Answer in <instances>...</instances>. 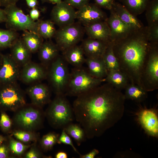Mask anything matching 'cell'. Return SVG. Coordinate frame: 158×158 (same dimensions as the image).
Segmentation results:
<instances>
[{
  "label": "cell",
  "mask_w": 158,
  "mask_h": 158,
  "mask_svg": "<svg viewBox=\"0 0 158 158\" xmlns=\"http://www.w3.org/2000/svg\"><path fill=\"white\" fill-rule=\"evenodd\" d=\"M126 99L121 90L107 83L77 97L72 107L74 117L86 138L101 136L119 121Z\"/></svg>",
  "instance_id": "obj_1"
},
{
  "label": "cell",
  "mask_w": 158,
  "mask_h": 158,
  "mask_svg": "<svg viewBox=\"0 0 158 158\" xmlns=\"http://www.w3.org/2000/svg\"><path fill=\"white\" fill-rule=\"evenodd\" d=\"M113 43V51L120 70L126 75L130 83L141 87V75L150 47L147 26L133 31L126 37Z\"/></svg>",
  "instance_id": "obj_2"
},
{
  "label": "cell",
  "mask_w": 158,
  "mask_h": 158,
  "mask_svg": "<svg viewBox=\"0 0 158 158\" xmlns=\"http://www.w3.org/2000/svg\"><path fill=\"white\" fill-rule=\"evenodd\" d=\"M66 96L56 95L45 112L49 124L55 129H62L72 123L75 118L73 107Z\"/></svg>",
  "instance_id": "obj_3"
},
{
  "label": "cell",
  "mask_w": 158,
  "mask_h": 158,
  "mask_svg": "<svg viewBox=\"0 0 158 158\" xmlns=\"http://www.w3.org/2000/svg\"><path fill=\"white\" fill-rule=\"evenodd\" d=\"M104 79L95 78L83 66L74 67L70 72L64 95L78 96L100 85Z\"/></svg>",
  "instance_id": "obj_4"
},
{
  "label": "cell",
  "mask_w": 158,
  "mask_h": 158,
  "mask_svg": "<svg viewBox=\"0 0 158 158\" xmlns=\"http://www.w3.org/2000/svg\"><path fill=\"white\" fill-rule=\"evenodd\" d=\"M67 63L59 55L47 68L46 79L56 95H64L70 73Z\"/></svg>",
  "instance_id": "obj_5"
},
{
  "label": "cell",
  "mask_w": 158,
  "mask_h": 158,
  "mask_svg": "<svg viewBox=\"0 0 158 158\" xmlns=\"http://www.w3.org/2000/svg\"><path fill=\"white\" fill-rule=\"evenodd\" d=\"M140 84L147 92L158 88V44L150 43L141 75Z\"/></svg>",
  "instance_id": "obj_6"
},
{
  "label": "cell",
  "mask_w": 158,
  "mask_h": 158,
  "mask_svg": "<svg viewBox=\"0 0 158 158\" xmlns=\"http://www.w3.org/2000/svg\"><path fill=\"white\" fill-rule=\"evenodd\" d=\"M15 124L20 129L34 131L41 126L45 116L42 108L27 104L16 111Z\"/></svg>",
  "instance_id": "obj_7"
},
{
  "label": "cell",
  "mask_w": 158,
  "mask_h": 158,
  "mask_svg": "<svg viewBox=\"0 0 158 158\" xmlns=\"http://www.w3.org/2000/svg\"><path fill=\"white\" fill-rule=\"evenodd\" d=\"M6 19L5 22L7 29L17 31L28 30L37 33L39 20L33 21L29 15L25 14L16 4L5 7Z\"/></svg>",
  "instance_id": "obj_8"
},
{
  "label": "cell",
  "mask_w": 158,
  "mask_h": 158,
  "mask_svg": "<svg viewBox=\"0 0 158 158\" xmlns=\"http://www.w3.org/2000/svg\"><path fill=\"white\" fill-rule=\"evenodd\" d=\"M26 104L24 92L17 83L0 85V110L16 112Z\"/></svg>",
  "instance_id": "obj_9"
},
{
  "label": "cell",
  "mask_w": 158,
  "mask_h": 158,
  "mask_svg": "<svg viewBox=\"0 0 158 158\" xmlns=\"http://www.w3.org/2000/svg\"><path fill=\"white\" fill-rule=\"evenodd\" d=\"M84 32L81 25L75 22L59 27L54 37L56 44L60 51L63 52L81 41Z\"/></svg>",
  "instance_id": "obj_10"
},
{
  "label": "cell",
  "mask_w": 158,
  "mask_h": 158,
  "mask_svg": "<svg viewBox=\"0 0 158 158\" xmlns=\"http://www.w3.org/2000/svg\"><path fill=\"white\" fill-rule=\"evenodd\" d=\"M47 73V68L31 61L21 67L19 79L25 84H34L46 79Z\"/></svg>",
  "instance_id": "obj_11"
},
{
  "label": "cell",
  "mask_w": 158,
  "mask_h": 158,
  "mask_svg": "<svg viewBox=\"0 0 158 158\" xmlns=\"http://www.w3.org/2000/svg\"><path fill=\"white\" fill-rule=\"evenodd\" d=\"M51 20L59 27L75 22L76 11L73 7L64 1L56 4L50 14Z\"/></svg>",
  "instance_id": "obj_12"
},
{
  "label": "cell",
  "mask_w": 158,
  "mask_h": 158,
  "mask_svg": "<svg viewBox=\"0 0 158 158\" xmlns=\"http://www.w3.org/2000/svg\"><path fill=\"white\" fill-rule=\"evenodd\" d=\"M21 68L10 54H3L2 63L0 68V85L17 83Z\"/></svg>",
  "instance_id": "obj_13"
},
{
  "label": "cell",
  "mask_w": 158,
  "mask_h": 158,
  "mask_svg": "<svg viewBox=\"0 0 158 158\" xmlns=\"http://www.w3.org/2000/svg\"><path fill=\"white\" fill-rule=\"evenodd\" d=\"M106 13L95 4H88L76 11V19L84 26L100 21H106Z\"/></svg>",
  "instance_id": "obj_14"
},
{
  "label": "cell",
  "mask_w": 158,
  "mask_h": 158,
  "mask_svg": "<svg viewBox=\"0 0 158 158\" xmlns=\"http://www.w3.org/2000/svg\"><path fill=\"white\" fill-rule=\"evenodd\" d=\"M51 89L41 82L31 85L26 90V92L31 99L32 104L40 108L51 101Z\"/></svg>",
  "instance_id": "obj_15"
},
{
  "label": "cell",
  "mask_w": 158,
  "mask_h": 158,
  "mask_svg": "<svg viewBox=\"0 0 158 158\" xmlns=\"http://www.w3.org/2000/svg\"><path fill=\"white\" fill-rule=\"evenodd\" d=\"M106 21L110 31V40L114 42L126 37L133 31L123 22L112 8Z\"/></svg>",
  "instance_id": "obj_16"
},
{
  "label": "cell",
  "mask_w": 158,
  "mask_h": 158,
  "mask_svg": "<svg viewBox=\"0 0 158 158\" xmlns=\"http://www.w3.org/2000/svg\"><path fill=\"white\" fill-rule=\"evenodd\" d=\"M153 109H144L139 115V119L142 127L150 135L155 137L158 136V117Z\"/></svg>",
  "instance_id": "obj_17"
},
{
  "label": "cell",
  "mask_w": 158,
  "mask_h": 158,
  "mask_svg": "<svg viewBox=\"0 0 158 158\" xmlns=\"http://www.w3.org/2000/svg\"><path fill=\"white\" fill-rule=\"evenodd\" d=\"M88 37L103 41L110 42V31L106 21L96 22L84 26Z\"/></svg>",
  "instance_id": "obj_18"
},
{
  "label": "cell",
  "mask_w": 158,
  "mask_h": 158,
  "mask_svg": "<svg viewBox=\"0 0 158 158\" xmlns=\"http://www.w3.org/2000/svg\"><path fill=\"white\" fill-rule=\"evenodd\" d=\"M112 8L121 20L133 31L141 30L145 27L137 16L132 14L121 3L115 2Z\"/></svg>",
  "instance_id": "obj_19"
},
{
  "label": "cell",
  "mask_w": 158,
  "mask_h": 158,
  "mask_svg": "<svg viewBox=\"0 0 158 158\" xmlns=\"http://www.w3.org/2000/svg\"><path fill=\"white\" fill-rule=\"evenodd\" d=\"M109 42L88 37L81 46L86 57H102Z\"/></svg>",
  "instance_id": "obj_20"
},
{
  "label": "cell",
  "mask_w": 158,
  "mask_h": 158,
  "mask_svg": "<svg viewBox=\"0 0 158 158\" xmlns=\"http://www.w3.org/2000/svg\"><path fill=\"white\" fill-rule=\"evenodd\" d=\"M9 48L11 57L21 68L31 61L32 53L21 37L18 39Z\"/></svg>",
  "instance_id": "obj_21"
},
{
  "label": "cell",
  "mask_w": 158,
  "mask_h": 158,
  "mask_svg": "<svg viewBox=\"0 0 158 158\" xmlns=\"http://www.w3.org/2000/svg\"><path fill=\"white\" fill-rule=\"evenodd\" d=\"M58 46L50 40L44 42L38 51L41 63L48 68L59 55Z\"/></svg>",
  "instance_id": "obj_22"
},
{
  "label": "cell",
  "mask_w": 158,
  "mask_h": 158,
  "mask_svg": "<svg viewBox=\"0 0 158 158\" xmlns=\"http://www.w3.org/2000/svg\"><path fill=\"white\" fill-rule=\"evenodd\" d=\"M85 63L88 71L93 77L103 79L106 76L108 71L102 57H86Z\"/></svg>",
  "instance_id": "obj_23"
},
{
  "label": "cell",
  "mask_w": 158,
  "mask_h": 158,
  "mask_svg": "<svg viewBox=\"0 0 158 158\" xmlns=\"http://www.w3.org/2000/svg\"><path fill=\"white\" fill-rule=\"evenodd\" d=\"M62 52V56L66 61L74 67L82 66L85 63L86 58L81 45H75Z\"/></svg>",
  "instance_id": "obj_24"
},
{
  "label": "cell",
  "mask_w": 158,
  "mask_h": 158,
  "mask_svg": "<svg viewBox=\"0 0 158 158\" xmlns=\"http://www.w3.org/2000/svg\"><path fill=\"white\" fill-rule=\"evenodd\" d=\"M104 79V81L120 90L124 89L130 83L126 75L120 70L108 71L107 75Z\"/></svg>",
  "instance_id": "obj_25"
},
{
  "label": "cell",
  "mask_w": 158,
  "mask_h": 158,
  "mask_svg": "<svg viewBox=\"0 0 158 158\" xmlns=\"http://www.w3.org/2000/svg\"><path fill=\"white\" fill-rule=\"evenodd\" d=\"M21 38L32 53L37 52L43 41V39L38 33L28 30L23 31Z\"/></svg>",
  "instance_id": "obj_26"
},
{
  "label": "cell",
  "mask_w": 158,
  "mask_h": 158,
  "mask_svg": "<svg viewBox=\"0 0 158 158\" xmlns=\"http://www.w3.org/2000/svg\"><path fill=\"white\" fill-rule=\"evenodd\" d=\"M124 89V95L126 99L141 102L147 97V92L137 85L129 83Z\"/></svg>",
  "instance_id": "obj_27"
},
{
  "label": "cell",
  "mask_w": 158,
  "mask_h": 158,
  "mask_svg": "<svg viewBox=\"0 0 158 158\" xmlns=\"http://www.w3.org/2000/svg\"><path fill=\"white\" fill-rule=\"evenodd\" d=\"M128 11L137 16L143 13L150 0H118Z\"/></svg>",
  "instance_id": "obj_28"
},
{
  "label": "cell",
  "mask_w": 158,
  "mask_h": 158,
  "mask_svg": "<svg viewBox=\"0 0 158 158\" xmlns=\"http://www.w3.org/2000/svg\"><path fill=\"white\" fill-rule=\"evenodd\" d=\"M19 37L17 31L0 28V50L10 48Z\"/></svg>",
  "instance_id": "obj_29"
},
{
  "label": "cell",
  "mask_w": 158,
  "mask_h": 158,
  "mask_svg": "<svg viewBox=\"0 0 158 158\" xmlns=\"http://www.w3.org/2000/svg\"><path fill=\"white\" fill-rule=\"evenodd\" d=\"M113 42H109L102 56L108 71L120 70L118 61L113 51Z\"/></svg>",
  "instance_id": "obj_30"
},
{
  "label": "cell",
  "mask_w": 158,
  "mask_h": 158,
  "mask_svg": "<svg viewBox=\"0 0 158 158\" xmlns=\"http://www.w3.org/2000/svg\"><path fill=\"white\" fill-rule=\"evenodd\" d=\"M51 20H39L37 33L43 39L50 40L54 37L56 30Z\"/></svg>",
  "instance_id": "obj_31"
},
{
  "label": "cell",
  "mask_w": 158,
  "mask_h": 158,
  "mask_svg": "<svg viewBox=\"0 0 158 158\" xmlns=\"http://www.w3.org/2000/svg\"><path fill=\"white\" fill-rule=\"evenodd\" d=\"M63 129L67 134L74 139L78 146H80L86 138L84 130L80 124L72 123Z\"/></svg>",
  "instance_id": "obj_32"
},
{
  "label": "cell",
  "mask_w": 158,
  "mask_h": 158,
  "mask_svg": "<svg viewBox=\"0 0 158 158\" xmlns=\"http://www.w3.org/2000/svg\"><path fill=\"white\" fill-rule=\"evenodd\" d=\"M145 11L148 25L158 24V0H150Z\"/></svg>",
  "instance_id": "obj_33"
},
{
  "label": "cell",
  "mask_w": 158,
  "mask_h": 158,
  "mask_svg": "<svg viewBox=\"0 0 158 158\" xmlns=\"http://www.w3.org/2000/svg\"><path fill=\"white\" fill-rule=\"evenodd\" d=\"M12 135L17 140L23 143L36 142L39 136L34 131L23 129H18L13 131Z\"/></svg>",
  "instance_id": "obj_34"
},
{
  "label": "cell",
  "mask_w": 158,
  "mask_h": 158,
  "mask_svg": "<svg viewBox=\"0 0 158 158\" xmlns=\"http://www.w3.org/2000/svg\"><path fill=\"white\" fill-rule=\"evenodd\" d=\"M8 140L7 143L11 154L17 156H22L32 145H25L11 137L8 138Z\"/></svg>",
  "instance_id": "obj_35"
},
{
  "label": "cell",
  "mask_w": 158,
  "mask_h": 158,
  "mask_svg": "<svg viewBox=\"0 0 158 158\" xmlns=\"http://www.w3.org/2000/svg\"><path fill=\"white\" fill-rule=\"evenodd\" d=\"M59 135L54 132H50L43 135L40 140V143L41 148L44 151L51 150L57 143Z\"/></svg>",
  "instance_id": "obj_36"
},
{
  "label": "cell",
  "mask_w": 158,
  "mask_h": 158,
  "mask_svg": "<svg viewBox=\"0 0 158 158\" xmlns=\"http://www.w3.org/2000/svg\"><path fill=\"white\" fill-rule=\"evenodd\" d=\"M0 111V128L3 132L8 133L11 130L13 125L12 121L5 111Z\"/></svg>",
  "instance_id": "obj_37"
},
{
  "label": "cell",
  "mask_w": 158,
  "mask_h": 158,
  "mask_svg": "<svg viewBox=\"0 0 158 158\" xmlns=\"http://www.w3.org/2000/svg\"><path fill=\"white\" fill-rule=\"evenodd\" d=\"M147 36L150 44H158V24L147 26Z\"/></svg>",
  "instance_id": "obj_38"
},
{
  "label": "cell",
  "mask_w": 158,
  "mask_h": 158,
  "mask_svg": "<svg viewBox=\"0 0 158 158\" xmlns=\"http://www.w3.org/2000/svg\"><path fill=\"white\" fill-rule=\"evenodd\" d=\"M57 143L60 144H63L70 145L75 152L79 155L80 154L74 146L70 136L67 134L63 129H62L61 134L59 136Z\"/></svg>",
  "instance_id": "obj_39"
},
{
  "label": "cell",
  "mask_w": 158,
  "mask_h": 158,
  "mask_svg": "<svg viewBox=\"0 0 158 158\" xmlns=\"http://www.w3.org/2000/svg\"><path fill=\"white\" fill-rule=\"evenodd\" d=\"M29 150L25 154V158H40L44 156L42 152L35 145H32Z\"/></svg>",
  "instance_id": "obj_40"
},
{
  "label": "cell",
  "mask_w": 158,
  "mask_h": 158,
  "mask_svg": "<svg viewBox=\"0 0 158 158\" xmlns=\"http://www.w3.org/2000/svg\"><path fill=\"white\" fill-rule=\"evenodd\" d=\"M90 0H64V1L74 8L79 9L88 4Z\"/></svg>",
  "instance_id": "obj_41"
},
{
  "label": "cell",
  "mask_w": 158,
  "mask_h": 158,
  "mask_svg": "<svg viewBox=\"0 0 158 158\" xmlns=\"http://www.w3.org/2000/svg\"><path fill=\"white\" fill-rule=\"evenodd\" d=\"M95 4L100 8L110 10L112 8L115 0H94Z\"/></svg>",
  "instance_id": "obj_42"
},
{
  "label": "cell",
  "mask_w": 158,
  "mask_h": 158,
  "mask_svg": "<svg viewBox=\"0 0 158 158\" xmlns=\"http://www.w3.org/2000/svg\"><path fill=\"white\" fill-rule=\"evenodd\" d=\"M7 140L0 145V158H7L10 157L11 153Z\"/></svg>",
  "instance_id": "obj_43"
},
{
  "label": "cell",
  "mask_w": 158,
  "mask_h": 158,
  "mask_svg": "<svg viewBox=\"0 0 158 158\" xmlns=\"http://www.w3.org/2000/svg\"><path fill=\"white\" fill-rule=\"evenodd\" d=\"M29 16L33 21H37L40 16V12L37 7L31 8L30 11Z\"/></svg>",
  "instance_id": "obj_44"
},
{
  "label": "cell",
  "mask_w": 158,
  "mask_h": 158,
  "mask_svg": "<svg viewBox=\"0 0 158 158\" xmlns=\"http://www.w3.org/2000/svg\"><path fill=\"white\" fill-rule=\"evenodd\" d=\"M99 150L96 149H93L87 154L84 155H80V158H94L99 153Z\"/></svg>",
  "instance_id": "obj_45"
},
{
  "label": "cell",
  "mask_w": 158,
  "mask_h": 158,
  "mask_svg": "<svg viewBox=\"0 0 158 158\" xmlns=\"http://www.w3.org/2000/svg\"><path fill=\"white\" fill-rule=\"evenodd\" d=\"M19 0H0V7H6L12 5H15Z\"/></svg>",
  "instance_id": "obj_46"
},
{
  "label": "cell",
  "mask_w": 158,
  "mask_h": 158,
  "mask_svg": "<svg viewBox=\"0 0 158 158\" xmlns=\"http://www.w3.org/2000/svg\"><path fill=\"white\" fill-rule=\"evenodd\" d=\"M28 6L31 8L37 7L38 0H25Z\"/></svg>",
  "instance_id": "obj_47"
},
{
  "label": "cell",
  "mask_w": 158,
  "mask_h": 158,
  "mask_svg": "<svg viewBox=\"0 0 158 158\" xmlns=\"http://www.w3.org/2000/svg\"><path fill=\"white\" fill-rule=\"evenodd\" d=\"M6 19V15L4 9L0 8V23L5 22Z\"/></svg>",
  "instance_id": "obj_48"
},
{
  "label": "cell",
  "mask_w": 158,
  "mask_h": 158,
  "mask_svg": "<svg viewBox=\"0 0 158 158\" xmlns=\"http://www.w3.org/2000/svg\"><path fill=\"white\" fill-rule=\"evenodd\" d=\"M55 157L56 158H68V155L64 152L60 151L56 154Z\"/></svg>",
  "instance_id": "obj_49"
},
{
  "label": "cell",
  "mask_w": 158,
  "mask_h": 158,
  "mask_svg": "<svg viewBox=\"0 0 158 158\" xmlns=\"http://www.w3.org/2000/svg\"><path fill=\"white\" fill-rule=\"evenodd\" d=\"M7 138L2 135H0V145L7 140Z\"/></svg>",
  "instance_id": "obj_50"
},
{
  "label": "cell",
  "mask_w": 158,
  "mask_h": 158,
  "mask_svg": "<svg viewBox=\"0 0 158 158\" xmlns=\"http://www.w3.org/2000/svg\"><path fill=\"white\" fill-rule=\"evenodd\" d=\"M62 1V0H49V2L55 4L59 3Z\"/></svg>",
  "instance_id": "obj_51"
},
{
  "label": "cell",
  "mask_w": 158,
  "mask_h": 158,
  "mask_svg": "<svg viewBox=\"0 0 158 158\" xmlns=\"http://www.w3.org/2000/svg\"><path fill=\"white\" fill-rule=\"evenodd\" d=\"M2 56L3 54L0 53V68L2 63Z\"/></svg>",
  "instance_id": "obj_52"
},
{
  "label": "cell",
  "mask_w": 158,
  "mask_h": 158,
  "mask_svg": "<svg viewBox=\"0 0 158 158\" xmlns=\"http://www.w3.org/2000/svg\"><path fill=\"white\" fill-rule=\"evenodd\" d=\"M41 1L44 3L45 2H49V0H40Z\"/></svg>",
  "instance_id": "obj_53"
}]
</instances>
